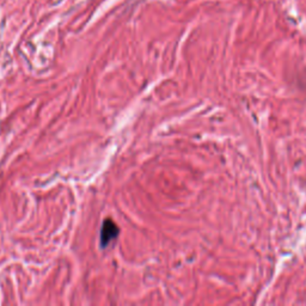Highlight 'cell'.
Listing matches in <instances>:
<instances>
[{
    "label": "cell",
    "mask_w": 306,
    "mask_h": 306,
    "mask_svg": "<svg viewBox=\"0 0 306 306\" xmlns=\"http://www.w3.org/2000/svg\"><path fill=\"white\" fill-rule=\"evenodd\" d=\"M118 236V227L116 224L110 219H107L103 223L101 230V244L102 246H107Z\"/></svg>",
    "instance_id": "obj_1"
}]
</instances>
